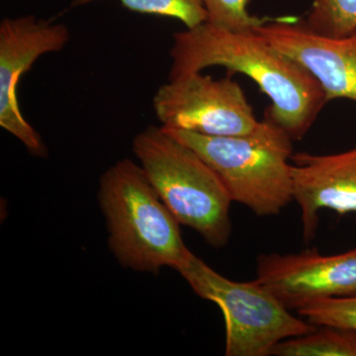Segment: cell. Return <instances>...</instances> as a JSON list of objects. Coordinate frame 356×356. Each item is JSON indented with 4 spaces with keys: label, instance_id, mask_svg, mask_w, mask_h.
Masks as SVG:
<instances>
[{
    "label": "cell",
    "instance_id": "cell-4",
    "mask_svg": "<svg viewBox=\"0 0 356 356\" xmlns=\"http://www.w3.org/2000/svg\"><path fill=\"white\" fill-rule=\"evenodd\" d=\"M133 152L180 225L194 229L211 247L224 248L232 234L233 201L202 156L163 126L140 131L134 138Z\"/></svg>",
    "mask_w": 356,
    "mask_h": 356
},
{
    "label": "cell",
    "instance_id": "cell-3",
    "mask_svg": "<svg viewBox=\"0 0 356 356\" xmlns=\"http://www.w3.org/2000/svg\"><path fill=\"white\" fill-rule=\"evenodd\" d=\"M165 129L202 156L233 202L245 205L257 216L280 214L294 201L293 140L268 117L252 132L229 137Z\"/></svg>",
    "mask_w": 356,
    "mask_h": 356
},
{
    "label": "cell",
    "instance_id": "cell-1",
    "mask_svg": "<svg viewBox=\"0 0 356 356\" xmlns=\"http://www.w3.org/2000/svg\"><path fill=\"white\" fill-rule=\"evenodd\" d=\"M168 79L211 67L245 74L271 100L266 116L293 140L305 137L327 104L324 89L306 67L271 46L257 30L231 31L206 22L172 36Z\"/></svg>",
    "mask_w": 356,
    "mask_h": 356
},
{
    "label": "cell",
    "instance_id": "cell-10",
    "mask_svg": "<svg viewBox=\"0 0 356 356\" xmlns=\"http://www.w3.org/2000/svg\"><path fill=\"white\" fill-rule=\"evenodd\" d=\"M292 172L305 243L315 238L321 211L356 212V147L331 154H293Z\"/></svg>",
    "mask_w": 356,
    "mask_h": 356
},
{
    "label": "cell",
    "instance_id": "cell-11",
    "mask_svg": "<svg viewBox=\"0 0 356 356\" xmlns=\"http://www.w3.org/2000/svg\"><path fill=\"white\" fill-rule=\"evenodd\" d=\"M273 355L356 356V329L318 325L309 334L281 341Z\"/></svg>",
    "mask_w": 356,
    "mask_h": 356
},
{
    "label": "cell",
    "instance_id": "cell-14",
    "mask_svg": "<svg viewBox=\"0 0 356 356\" xmlns=\"http://www.w3.org/2000/svg\"><path fill=\"white\" fill-rule=\"evenodd\" d=\"M296 312L316 327L336 325L356 329V296L316 300Z\"/></svg>",
    "mask_w": 356,
    "mask_h": 356
},
{
    "label": "cell",
    "instance_id": "cell-5",
    "mask_svg": "<svg viewBox=\"0 0 356 356\" xmlns=\"http://www.w3.org/2000/svg\"><path fill=\"white\" fill-rule=\"evenodd\" d=\"M200 298L221 309L226 327L227 356H268L285 339L309 334L316 325L295 317L257 280L224 277L192 252L178 269Z\"/></svg>",
    "mask_w": 356,
    "mask_h": 356
},
{
    "label": "cell",
    "instance_id": "cell-13",
    "mask_svg": "<svg viewBox=\"0 0 356 356\" xmlns=\"http://www.w3.org/2000/svg\"><path fill=\"white\" fill-rule=\"evenodd\" d=\"M96 0H74L72 6L90 3ZM135 13L156 14L181 21L186 28L202 24L208 19L203 0H118Z\"/></svg>",
    "mask_w": 356,
    "mask_h": 356
},
{
    "label": "cell",
    "instance_id": "cell-7",
    "mask_svg": "<svg viewBox=\"0 0 356 356\" xmlns=\"http://www.w3.org/2000/svg\"><path fill=\"white\" fill-rule=\"evenodd\" d=\"M70 40L67 26L34 15L4 18L0 23V126L17 138L30 154L41 158L48 151L21 112L18 84L41 56L62 51Z\"/></svg>",
    "mask_w": 356,
    "mask_h": 356
},
{
    "label": "cell",
    "instance_id": "cell-2",
    "mask_svg": "<svg viewBox=\"0 0 356 356\" xmlns=\"http://www.w3.org/2000/svg\"><path fill=\"white\" fill-rule=\"evenodd\" d=\"M109 232V247L122 266L145 273L163 267L178 270L192 252L180 222L170 212L142 166L117 161L103 173L98 191Z\"/></svg>",
    "mask_w": 356,
    "mask_h": 356
},
{
    "label": "cell",
    "instance_id": "cell-15",
    "mask_svg": "<svg viewBox=\"0 0 356 356\" xmlns=\"http://www.w3.org/2000/svg\"><path fill=\"white\" fill-rule=\"evenodd\" d=\"M207 22L231 31H252L266 22L248 13V0H203Z\"/></svg>",
    "mask_w": 356,
    "mask_h": 356
},
{
    "label": "cell",
    "instance_id": "cell-8",
    "mask_svg": "<svg viewBox=\"0 0 356 356\" xmlns=\"http://www.w3.org/2000/svg\"><path fill=\"white\" fill-rule=\"evenodd\" d=\"M289 310L325 298L356 296V248L325 255L317 248L299 254H261L257 278Z\"/></svg>",
    "mask_w": 356,
    "mask_h": 356
},
{
    "label": "cell",
    "instance_id": "cell-9",
    "mask_svg": "<svg viewBox=\"0 0 356 356\" xmlns=\"http://www.w3.org/2000/svg\"><path fill=\"white\" fill-rule=\"evenodd\" d=\"M257 32L317 79L327 102H356V30L341 37L318 34L303 19H267Z\"/></svg>",
    "mask_w": 356,
    "mask_h": 356
},
{
    "label": "cell",
    "instance_id": "cell-6",
    "mask_svg": "<svg viewBox=\"0 0 356 356\" xmlns=\"http://www.w3.org/2000/svg\"><path fill=\"white\" fill-rule=\"evenodd\" d=\"M153 107L163 127L213 137L243 135L259 123L242 86L229 76L194 72L168 79L154 93Z\"/></svg>",
    "mask_w": 356,
    "mask_h": 356
},
{
    "label": "cell",
    "instance_id": "cell-12",
    "mask_svg": "<svg viewBox=\"0 0 356 356\" xmlns=\"http://www.w3.org/2000/svg\"><path fill=\"white\" fill-rule=\"evenodd\" d=\"M318 34L341 37L356 30V0H314L305 19Z\"/></svg>",
    "mask_w": 356,
    "mask_h": 356
}]
</instances>
